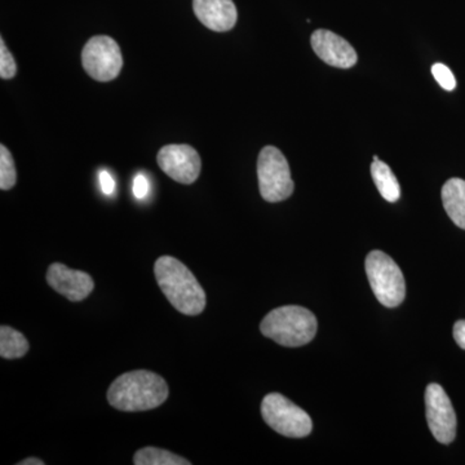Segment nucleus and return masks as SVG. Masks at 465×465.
I'll return each instance as SVG.
<instances>
[{
  "instance_id": "4be33fe9",
  "label": "nucleus",
  "mask_w": 465,
  "mask_h": 465,
  "mask_svg": "<svg viewBox=\"0 0 465 465\" xmlns=\"http://www.w3.org/2000/svg\"><path fill=\"white\" fill-rule=\"evenodd\" d=\"M454 339L457 344L465 351V321H458L454 324Z\"/></svg>"
},
{
  "instance_id": "dca6fc26",
  "label": "nucleus",
  "mask_w": 465,
  "mask_h": 465,
  "mask_svg": "<svg viewBox=\"0 0 465 465\" xmlns=\"http://www.w3.org/2000/svg\"><path fill=\"white\" fill-rule=\"evenodd\" d=\"M134 463L136 465H191L173 452L158 448H143L134 454Z\"/></svg>"
},
{
  "instance_id": "0eeeda50",
  "label": "nucleus",
  "mask_w": 465,
  "mask_h": 465,
  "mask_svg": "<svg viewBox=\"0 0 465 465\" xmlns=\"http://www.w3.org/2000/svg\"><path fill=\"white\" fill-rule=\"evenodd\" d=\"M82 65L94 81H113L124 66L118 43L108 35L92 36L82 51Z\"/></svg>"
},
{
  "instance_id": "aec40b11",
  "label": "nucleus",
  "mask_w": 465,
  "mask_h": 465,
  "mask_svg": "<svg viewBox=\"0 0 465 465\" xmlns=\"http://www.w3.org/2000/svg\"><path fill=\"white\" fill-rule=\"evenodd\" d=\"M150 192V183L148 177L143 173H137L134 176L133 183V193L134 198L139 201L145 200L148 197Z\"/></svg>"
},
{
  "instance_id": "f8f14e48",
  "label": "nucleus",
  "mask_w": 465,
  "mask_h": 465,
  "mask_svg": "<svg viewBox=\"0 0 465 465\" xmlns=\"http://www.w3.org/2000/svg\"><path fill=\"white\" fill-rule=\"evenodd\" d=\"M193 9L198 20L213 32H229L237 24L232 0H193Z\"/></svg>"
},
{
  "instance_id": "4468645a",
  "label": "nucleus",
  "mask_w": 465,
  "mask_h": 465,
  "mask_svg": "<svg viewBox=\"0 0 465 465\" xmlns=\"http://www.w3.org/2000/svg\"><path fill=\"white\" fill-rule=\"evenodd\" d=\"M371 176L376 188H378L385 201L394 203V202L400 200L401 186L399 180L387 163L381 162V159L374 161V163L371 164Z\"/></svg>"
},
{
  "instance_id": "f3484780",
  "label": "nucleus",
  "mask_w": 465,
  "mask_h": 465,
  "mask_svg": "<svg viewBox=\"0 0 465 465\" xmlns=\"http://www.w3.org/2000/svg\"><path fill=\"white\" fill-rule=\"evenodd\" d=\"M16 183L17 173L14 157L5 145H0V189L11 191Z\"/></svg>"
},
{
  "instance_id": "39448f33",
  "label": "nucleus",
  "mask_w": 465,
  "mask_h": 465,
  "mask_svg": "<svg viewBox=\"0 0 465 465\" xmlns=\"http://www.w3.org/2000/svg\"><path fill=\"white\" fill-rule=\"evenodd\" d=\"M260 194L266 202L275 203L287 200L293 193L289 162L280 149L265 146L258 159Z\"/></svg>"
},
{
  "instance_id": "6ab92c4d",
  "label": "nucleus",
  "mask_w": 465,
  "mask_h": 465,
  "mask_svg": "<svg viewBox=\"0 0 465 465\" xmlns=\"http://www.w3.org/2000/svg\"><path fill=\"white\" fill-rule=\"evenodd\" d=\"M432 74L436 79L437 84L446 91L455 90L457 87V79L452 74L451 70L443 64H434L432 66Z\"/></svg>"
},
{
  "instance_id": "1a4fd4ad",
  "label": "nucleus",
  "mask_w": 465,
  "mask_h": 465,
  "mask_svg": "<svg viewBox=\"0 0 465 465\" xmlns=\"http://www.w3.org/2000/svg\"><path fill=\"white\" fill-rule=\"evenodd\" d=\"M158 166L176 183L191 185L197 182L202 161L197 150L191 145L163 146L157 155Z\"/></svg>"
},
{
  "instance_id": "2eb2a0df",
  "label": "nucleus",
  "mask_w": 465,
  "mask_h": 465,
  "mask_svg": "<svg viewBox=\"0 0 465 465\" xmlns=\"http://www.w3.org/2000/svg\"><path fill=\"white\" fill-rule=\"evenodd\" d=\"M29 351V341L17 330L9 326L0 327V356L5 360H17Z\"/></svg>"
},
{
  "instance_id": "20e7f679",
  "label": "nucleus",
  "mask_w": 465,
  "mask_h": 465,
  "mask_svg": "<svg viewBox=\"0 0 465 465\" xmlns=\"http://www.w3.org/2000/svg\"><path fill=\"white\" fill-rule=\"evenodd\" d=\"M370 286L381 305L396 308L406 296V282L400 266L382 251H372L366 258Z\"/></svg>"
},
{
  "instance_id": "f03ea898",
  "label": "nucleus",
  "mask_w": 465,
  "mask_h": 465,
  "mask_svg": "<svg viewBox=\"0 0 465 465\" xmlns=\"http://www.w3.org/2000/svg\"><path fill=\"white\" fill-rule=\"evenodd\" d=\"M159 289L176 311L198 316L206 308V293L195 275L173 256H162L154 264Z\"/></svg>"
},
{
  "instance_id": "ddd939ff",
  "label": "nucleus",
  "mask_w": 465,
  "mask_h": 465,
  "mask_svg": "<svg viewBox=\"0 0 465 465\" xmlns=\"http://www.w3.org/2000/svg\"><path fill=\"white\" fill-rule=\"evenodd\" d=\"M442 203L450 219L465 231V182L450 179L442 188Z\"/></svg>"
},
{
  "instance_id": "9d476101",
  "label": "nucleus",
  "mask_w": 465,
  "mask_h": 465,
  "mask_svg": "<svg viewBox=\"0 0 465 465\" xmlns=\"http://www.w3.org/2000/svg\"><path fill=\"white\" fill-rule=\"evenodd\" d=\"M312 47L327 65L349 69L356 65L357 52L351 43L330 30H317L312 34Z\"/></svg>"
},
{
  "instance_id": "a211bd4d",
  "label": "nucleus",
  "mask_w": 465,
  "mask_h": 465,
  "mask_svg": "<svg viewBox=\"0 0 465 465\" xmlns=\"http://www.w3.org/2000/svg\"><path fill=\"white\" fill-rule=\"evenodd\" d=\"M17 73L16 61L3 38L0 39V78L12 79Z\"/></svg>"
},
{
  "instance_id": "423d86ee",
  "label": "nucleus",
  "mask_w": 465,
  "mask_h": 465,
  "mask_svg": "<svg viewBox=\"0 0 465 465\" xmlns=\"http://www.w3.org/2000/svg\"><path fill=\"white\" fill-rule=\"evenodd\" d=\"M262 419L272 430L290 439H302L313 430L311 416L280 393H271L262 402Z\"/></svg>"
},
{
  "instance_id": "6e6552de",
  "label": "nucleus",
  "mask_w": 465,
  "mask_h": 465,
  "mask_svg": "<svg viewBox=\"0 0 465 465\" xmlns=\"http://www.w3.org/2000/svg\"><path fill=\"white\" fill-rule=\"evenodd\" d=\"M425 414L428 427L434 439L449 445L457 436V415L445 390L439 384H430L425 391Z\"/></svg>"
},
{
  "instance_id": "7ed1b4c3",
  "label": "nucleus",
  "mask_w": 465,
  "mask_h": 465,
  "mask_svg": "<svg viewBox=\"0 0 465 465\" xmlns=\"http://www.w3.org/2000/svg\"><path fill=\"white\" fill-rule=\"evenodd\" d=\"M318 330L317 318L307 308L286 305L266 314L260 331L265 338L287 348H298L313 341Z\"/></svg>"
},
{
  "instance_id": "412c9836",
  "label": "nucleus",
  "mask_w": 465,
  "mask_h": 465,
  "mask_svg": "<svg viewBox=\"0 0 465 465\" xmlns=\"http://www.w3.org/2000/svg\"><path fill=\"white\" fill-rule=\"evenodd\" d=\"M99 182L101 192L105 195H112L115 192V180L112 173L106 170H101L99 173Z\"/></svg>"
},
{
  "instance_id": "5701e85b",
  "label": "nucleus",
  "mask_w": 465,
  "mask_h": 465,
  "mask_svg": "<svg viewBox=\"0 0 465 465\" xmlns=\"http://www.w3.org/2000/svg\"><path fill=\"white\" fill-rule=\"evenodd\" d=\"M45 461L41 460V459L36 458H27L25 460L20 461L17 465H45Z\"/></svg>"
},
{
  "instance_id": "9b49d317",
  "label": "nucleus",
  "mask_w": 465,
  "mask_h": 465,
  "mask_svg": "<svg viewBox=\"0 0 465 465\" xmlns=\"http://www.w3.org/2000/svg\"><path fill=\"white\" fill-rule=\"evenodd\" d=\"M45 280L52 289L65 296L70 302H82L88 298L94 289V282L90 274L67 268L61 262H54L48 268Z\"/></svg>"
},
{
  "instance_id": "f257e3e1",
  "label": "nucleus",
  "mask_w": 465,
  "mask_h": 465,
  "mask_svg": "<svg viewBox=\"0 0 465 465\" xmlns=\"http://www.w3.org/2000/svg\"><path fill=\"white\" fill-rule=\"evenodd\" d=\"M168 393L167 382L161 375L136 370L118 376L112 382L108 401L119 411H148L166 402Z\"/></svg>"
}]
</instances>
